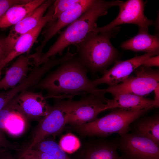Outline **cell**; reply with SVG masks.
Listing matches in <instances>:
<instances>
[{
  "label": "cell",
  "instance_id": "6da1fadb",
  "mask_svg": "<svg viewBox=\"0 0 159 159\" xmlns=\"http://www.w3.org/2000/svg\"><path fill=\"white\" fill-rule=\"evenodd\" d=\"M87 71L76 55L60 64L34 87L47 91L46 99H73L76 96L91 94L105 95L103 89L94 86L89 79Z\"/></svg>",
  "mask_w": 159,
  "mask_h": 159
},
{
  "label": "cell",
  "instance_id": "7a4b0ae2",
  "mask_svg": "<svg viewBox=\"0 0 159 159\" xmlns=\"http://www.w3.org/2000/svg\"><path fill=\"white\" fill-rule=\"evenodd\" d=\"M120 1L95 0L80 17L59 33L55 42L46 53H43L39 61V64H44L57 54L62 55L67 47L82 41L97 27L96 21L98 18L106 15L109 9L117 6Z\"/></svg>",
  "mask_w": 159,
  "mask_h": 159
},
{
  "label": "cell",
  "instance_id": "3957f363",
  "mask_svg": "<svg viewBox=\"0 0 159 159\" xmlns=\"http://www.w3.org/2000/svg\"><path fill=\"white\" fill-rule=\"evenodd\" d=\"M118 29L116 27L106 32H91L75 44L77 49L76 56L87 70L93 73L103 72L116 60L118 52L110 38Z\"/></svg>",
  "mask_w": 159,
  "mask_h": 159
},
{
  "label": "cell",
  "instance_id": "277c9868",
  "mask_svg": "<svg viewBox=\"0 0 159 159\" xmlns=\"http://www.w3.org/2000/svg\"><path fill=\"white\" fill-rule=\"evenodd\" d=\"M106 115L85 124L73 125L74 129L83 136H107L115 133H127L130 124L149 110H127L112 109Z\"/></svg>",
  "mask_w": 159,
  "mask_h": 159
},
{
  "label": "cell",
  "instance_id": "5b68a950",
  "mask_svg": "<svg viewBox=\"0 0 159 159\" xmlns=\"http://www.w3.org/2000/svg\"><path fill=\"white\" fill-rule=\"evenodd\" d=\"M56 100L48 114L40 120L32 141L26 150L32 148L47 136L59 133L67 124L68 117L75 107L77 101L73 99Z\"/></svg>",
  "mask_w": 159,
  "mask_h": 159
},
{
  "label": "cell",
  "instance_id": "8992f818",
  "mask_svg": "<svg viewBox=\"0 0 159 159\" xmlns=\"http://www.w3.org/2000/svg\"><path fill=\"white\" fill-rule=\"evenodd\" d=\"M135 76L129 77L121 83L103 90L114 97L130 94L144 97L153 91L159 84L158 70L141 66L134 71Z\"/></svg>",
  "mask_w": 159,
  "mask_h": 159
},
{
  "label": "cell",
  "instance_id": "52a82bcc",
  "mask_svg": "<svg viewBox=\"0 0 159 159\" xmlns=\"http://www.w3.org/2000/svg\"><path fill=\"white\" fill-rule=\"evenodd\" d=\"M120 11L117 16L108 24L101 27H97L92 32L99 33L107 32L118 25L133 24L138 25L139 29L148 30V27L154 24L153 21L144 14V3L141 0L121 1L117 6Z\"/></svg>",
  "mask_w": 159,
  "mask_h": 159
},
{
  "label": "cell",
  "instance_id": "ba28073f",
  "mask_svg": "<svg viewBox=\"0 0 159 159\" xmlns=\"http://www.w3.org/2000/svg\"><path fill=\"white\" fill-rule=\"evenodd\" d=\"M104 95L89 94L77 101L76 105L68 117L67 124L79 125L93 121L101 112L109 110Z\"/></svg>",
  "mask_w": 159,
  "mask_h": 159
},
{
  "label": "cell",
  "instance_id": "9c48e42d",
  "mask_svg": "<svg viewBox=\"0 0 159 159\" xmlns=\"http://www.w3.org/2000/svg\"><path fill=\"white\" fill-rule=\"evenodd\" d=\"M118 148L128 159H159V145L135 134L120 135Z\"/></svg>",
  "mask_w": 159,
  "mask_h": 159
},
{
  "label": "cell",
  "instance_id": "30bf717a",
  "mask_svg": "<svg viewBox=\"0 0 159 159\" xmlns=\"http://www.w3.org/2000/svg\"><path fill=\"white\" fill-rule=\"evenodd\" d=\"M158 55L155 53H147L128 60L116 61L113 67L104 71L101 77L92 81V83L95 87L102 84H107L109 87L117 85L126 80L136 68L142 65L148 58Z\"/></svg>",
  "mask_w": 159,
  "mask_h": 159
},
{
  "label": "cell",
  "instance_id": "8fae6325",
  "mask_svg": "<svg viewBox=\"0 0 159 159\" xmlns=\"http://www.w3.org/2000/svg\"><path fill=\"white\" fill-rule=\"evenodd\" d=\"M95 0H79L72 7L62 13L56 21L49 26L43 32L44 39L35 49L34 54L41 56L46 45L61 29L80 17L95 2Z\"/></svg>",
  "mask_w": 159,
  "mask_h": 159
},
{
  "label": "cell",
  "instance_id": "7c38bea8",
  "mask_svg": "<svg viewBox=\"0 0 159 159\" xmlns=\"http://www.w3.org/2000/svg\"><path fill=\"white\" fill-rule=\"evenodd\" d=\"M42 91L33 92L24 90L14 98L16 109L26 118L43 117L51 106L47 102Z\"/></svg>",
  "mask_w": 159,
  "mask_h": 159
},
{
  "label": "cell",
  "instance_id": "4fadbf2b",
  "mask_svg": "<svg viewBox=\"0 0 159 159\" xmlns=\"http://www.w3.org/2000/svg\"><path fill=\"white\" fill-rule=\"evenodd\" d=\"M54 12V7L53 4L49 7L48 11L38 24L19 39L11 52L0 63L1 70L13 59L30 50L43 28L52 21Z\"/></svg>",
  "mask_w": 159,
  "mask_h": 159
},
{
  "label": "cell",
  "instance_id": "5bb4252c",
  "mask_svg": "<svg viewBox=\"0 0 159 159\" xmlns=\"http://www.w3.org/2000/svg\"><path fill=\"white\" fill-rule=\"evenodd\" d=\"M54 1L45 0L31 13L12 26L8 36L5 38L9 54L19 39L38 24L44 16L45 12Z\"/></svg>",
  "mask_w": 159,
  "mask_h": 159
},
{
  "label": "cell",
  "instance_id": "9a60e30c",
  "mask_svg": "<svg viewBox=\"0 0 159 159\" xmlns=\"http://www.w3.org/2000/svg\"><path fill=\"white\" fill-rule=\"evenodd\" d=\"M31 60L30 55L19 56L0 80V90L11 89L22 82L28 76L30 66L33 64Z\"/></svg>",
  "mask_w": 159,
  "mask_h": 159
},
{
  "label": "cell",
  "instance_id": "2e32d148",
  "mask_svg": "<svg viewBox=\"0 0 159 159\" xmlns=\"http://www.w3.org/2000/svg\"><path fill=\"white\" fill-rule=\"evenodd\" d=\"M120 47L126 50L158 54L159 37L158 35L149 34L148 30L139 29L136 36L123 42Z\"/></svg>",
  "mask_w": 159,
  "mask_h": 159
},
{
  "label": "cell",
  "instance_id": "e0dca14e",
  "mask_svg": "<svg viewBox=\"0 0 159 159\" xmlns=\"http://www.w3.org/2000/svg\"><path fill=\"white\" fill-rule=\"evenodd\" d=\"M109 109L118 108L127 110L150 109L155 106L154 100L130 94H120L108 99Z\"/></svg>",
  "mask_w": 159,
  "mask_h": 159
},
{
  "label": "cell",
  "instance_id": "ac0fdd59",
  "mask_svg": "<svg viewBox=\"0 0 159 159\" xmlns=\"http://www.w3.org/2000/svg\"><path fill=\"white\" fill-rule=\"evenodd\" d=\"M32 0L9 8L0 18V28L13 26L31 13L45 1Z\"/></svg>",
  "mask_w": 159,
  "mask_h": 159
},
{
  "label": "cell",
  "instance_id": "d6986e66",
  "mask_svg": "<svg viewBox=\"0 0 159 159\" xmlns=\"http://www.w3.org/2000/svg\"><path fill=\"white\" fill-rule=\"evenodd\" d=\"M117 143L105 141L92 144L86 151L83 159H122L117 152Z\"/></svg>",
  "mask_w": 159,
  "mask_h": 159
},
{
  "label": "cell",
  "instance_id": "ffe728a7",
  "mask_svg": "<svg viewBox=\"0 0 159 159\" xmlns=\"http://www.w3.org/2000/svg\"><path fill=\"white\" fill-rule=\"evenodd\" d=\"M136 134L148 138L159 145V117L158 115L140 120L135 128Z\"/></svg>",
  "mask_w": 159,
  "mask_h": 159
},
{
  "label": "cell",
  "instance_id": "44dd1931",
  "mask_svg": "<svg viewBox=\"0 0 159 159\" xmlns=\"http://www.w3.org/2000/svg\"><path fill=\"white\" fill-rule=\"evenodd\" d=\"M25 117L16 109L8 117L5 123V130L10 134L17 135L21 134L26 126Z\"/></svg>",
  "mask_w": 159,
  "mask_h": 159
},
{
  "label": "cell",
  "instance_id": "7402d4cb",
  "mask_svg": "<svg viewBox=\"0 0 159 159\" xmlns=\"http://www.w3.org/2000/svg\"><path fill=\"white\" fill-rule=\"evenodd\" d=\"M32 148L48 153L55 159H71L59 144L52 140L44 139Z\"/></svg>",
  "mask_w": 159,
  "mask_h": 159
},
{
  "label": "cell",
  "instance_id": "603a6c76",
  "mask_svg": "<svg viewBox=\"0 0 159 159\" xmlns=\"http://www.w3.org/2000/svg\"><path fill=\"white\" fill-rule=\"evenodd\" d=\"M59 145L65 152L71 153L80 148V143L79 139L76 136L69 133L62 138Z\"/></svg>",
  "mask_w": 159,
  "mask_h": 159
},
{
  "label": "cell",
  "instance_id": "cb8c5ba5",
  "mask_svg": "<svg viewBox=\"0 0 159 159\" xmlns=\"http://www.w3.org/2000/svg\"><path fill=\"white\" fill-rule=\"evenodd\" d=\"M79 0H57L53 3L54 12L51 21L49 23V26L54 23L59 16L68 9Z\"/></svg>",
  "mask_w": 159,
  "mask_h": 159
},
{
  "label": "cell",
  "instance_id": "d4e9b609",
  "mask_svg": "<svg viewBox=\"0 0 159 159\" xmlns=\"http://www.w3.org/2000/svg\"><path fill=\"white\" fill-rule=\"evenodd\" d=\"M16 109L14 101L13 99L9 102L0 111V130H5V123L10 112Z\"/></svg>",
  "mask_w": 159,
  "mask_h": 159
},
{
  "label": "cell",
  "instance_id": "484cf974",
  "mask_svg": "<svg viewBox=\"0 0 159 159\" xmlns=\"http://www.w3.org/2000/svg\"><path fill=\"white\" fill-rule=\"evenodd\" d=\"M30 0H0V18L11 7L29 2Z\"/></svg>",
  "mask_w": 159,
  "mask_h": 159
},
{
  "label": "cell",
  "instance_id": "4316f807",
  "mask_svg": "<svg viewBox=\"0 0 159 159\" xmlns=\"http://www.w3.org/2000/svg\"><path fill=\"white\" fill-rule=\"evenodd\" d=\"M0 147L18 150V145L9 142L6 138L2 131L0 130Z\"/></svg>",
  "mask_w": 159,
  "mask_h": 159
},
{
  "label": "cell",
  "instance_id": "83f0119b",
  "mask_svg": "<svg viewBox=\"0 0 159 159\" xmlns=\"http://www.w3.org/2000/svg\"><path fill=\"white\" fill-rule=\"evenodd\" d=\"M159 59L158 55L150 57L145 61L142 66L148 68L152 66L159 67Z\"/></svg>",
  "mask_w": 159,
  "mask_h": 159
},
{
  "label": "cell",
  "instance_id": "f1b7e54d",
  "mask_svg": "<svg viewBox=\"0 0 159 159\" xmlns=\"http://www.w3.org/2000/svg\"><path fill=\"white\" fill-rule=\"evenodd\" d=\"M5 38H0V63L8 55Z\"/></svg>",
  "mask_w": 159,
  "mask_h": 159
},
{
  "label": "cell",
  "instance_id": "f546056e",
  "mask_svg": "<svg viewBox=\"0 0 159 159\" xmlns=\"http://www.w3.org/2000/svg\"><path fill=\"white\" fill-rule=\"evenodd\" d=\"M25 151H29L36 155L38 159H55L49 154L34 149H31Z\"/></svg>",
  "mask_w": 159,
  "mask_h": 159
},
{
  "label": "cell",
  "instance_id": "4dcf8cb0",
  "mask_svg": "<svg viewBox=\"0 0 159 159\" xmlns=\"http://www.w3.org/2000/svg\"><path fill=\"white\" fill-rule=\"evenodd\" d=\"M9 102L4 92L0 93V111Z\"/></svg>",
  "mask_w": 159,
  "mask_h": 159
},
{
  "label": "cell",
  "instance_id": "1f68e13d",
  "mask_svg": "<svg viewBox=\"0 0 159 159\" xmlns=\"http://www.w3.org/2000/svg\"><path fill=\"white\" fill-rule=\"evenodd\" d=\"M20 159H38L35 155L29 151H24Z\"/></svg>",
  "mask_w": 159,
  "mask_h": 159
},
{
  "label": "cell",
  "instance_id": "d6a6232c",
  "mask_svg": "<svg viewBox=\"0 0 159 159\" xmlns=\"http://www.w3.org/2000/svg\"><path fill=\"white\" fill-rule=\"evenodd\" d=\"M155 93V107H158L159 106V84L158 85L154 90Z\"/></svg>",
  "mask_w": 159,
  "mask_h": 159
},
{
  "label": "cell",
  "instance_id": "836d02e7",
  "mask_svg": "<svg viewBox=\"0 0 159 159\" xmlns=\"http://www.w3.org/2000/svg\"><path fill=\"white\" fill-rule=\"evenodd\" d=\"M1 74V70H0V76Z\"/></svg>",
  "mask_w": 159,
  "mask_h": 159
}]
</instances>
